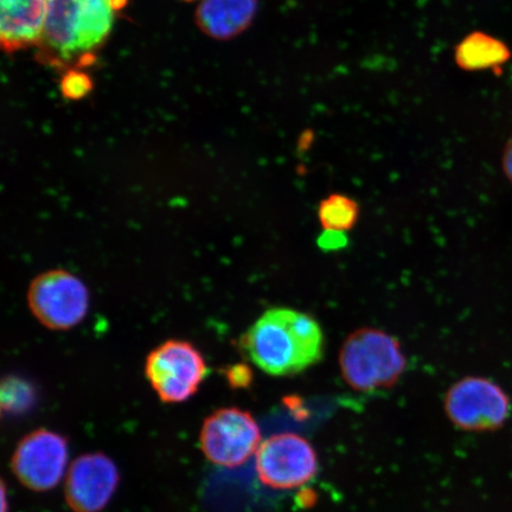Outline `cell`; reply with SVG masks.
Wrapping results in <instances>:
<instances>
[{
	"instance_id": "obj_1",
	"label": "cell",
	"mask_w": 512,
	"mask_h": 512,
	"mask_svg": "<svg viewBox=\"0 0 512 512\" xmlns=\"http://www.w3.org/2000/svg\"><path fill=\"white\" fill-rule=\"evenodd\" d=\"M324 334L305 312L274 307L242 337L243 350L256 367L272 376H292L322 361Z\"/></svg>"
},
{
	"instance_id": "obj_2",
	"label": "cell",
	"mask_w": 512,
	"mask_h": 512,
	"mask_svg": "<svg viewBox=\"0 0 512 512\" xmlns=\"http://www.w3.org/2000/svg\"><path fill=\"white\" fill-rule=\"evenodd\" d=\"M118 9L117 0H48L43 53L60 64L83 59L110 35Z\"/></svg>"
},
{
	"instance_id": "obj_3",
	"label": "cell",
	"mask_w": 512,
	"mask_h": 512,
	"mask_svg": "<svg viewBox=\"0 0 512 512\" xmlns=\"http://www.w3.org/2000/svg\"><path fill=\"white\" fill-rule=\"evenodd\" d=\"M342 379L360 393L392 389L407 369L398 338L376 328L358 329L345 339L338 355Z\"/></svg>"
},
{
	"instance_id": "obj_4",
	"label": "cell",
	"mask_w": 512,
	"mask_h": 512,
	"mask_svg": "<svg viewBox=\"0 0 512 512\" xmlns=\"http://www.w3.org/2000/svg\"><path fill=\"white\" fill-rule=\"evenodd\" d=\"M145 376L160 400L182 403L200 390L208 376V366L194 344L170 339L146 357Z\"/></svg>"
},
{
	"instance_id": "obj_5",
	"label": "cell",
	"mask_w": 512,
	"mask_h": 512,
	"mask_svg": "<svg viewBox=\"0 0 512 512\" xmlns=\"http://www.w3.org/2000/svg\"><path fill=\"white\" fill-rule=\"evenodd\" d=\"M91 305L88 287L75 274L50 270L31 281L28 306L38 323L49 330L67 331L85 320Z\"/></svg>"
},
{
	"instance_id": "obj_6",
	"label": "cell",
	"mask_w": 512,
	"mask_h": 512,
	"mask_svg": "<svg viewBox=\"0 0 512 512\" xmlns=\"http://www.w3.org/2000/svg\"><path fill=\"white\" fill-rule=\"evenodd\" d=\"M445 412L459 430L494 432L508 421L511 402L496 382L482 376H467L447 390Z\"/></svg>"
},
{
	"instance_id": "obj_7",
	"label": "cell",
	"mask_w": 512,
	"mask_h": 512,
	"mask_svg": "<svg viewBox=\"0 0 512 512\" xmlns=\"http://www.w3.org/2000/svg\"><path fill=\"white\" fill-rule=\"evenodd\" d=\"M255 463L261 483L275 490L303 488L315 479L319 465L310 441L290 432L262 441Z\"/></svg>"
},
{
	"instance_id": "obj_8",
	"label": "cell",
	"mask_w": 512,
	"mask_h": 512,
	"mask_svg": "<svg viewBox=\"0 0 512 512\" xmlns=\"http://www.w3.org/2000/svg\"><path fill=\"white\" fill-rule=\"evenodd\" d=\"M262 443L254 416L241 408H221L208 416L201 431V447L211 463L236 467L248 462Z\"/></svg>"
},
{
	"instance_id": "obj_9",
	"label": "cell",
	"mask_w": 512,
	"mask_h": 512,
	"mask_svg": "<svg viewBox=\"0 0 512 512\" xmlns=\"http://www.w3.org/2000/svg\"><path fill=\"white\" fill-rule=\"evenodd\" d=\"M68 458V444L62 435L38 430L19 443L12 465L18 479L29 489L47 491L60 484Z\"/></svg>"
},
{
	"instance_id": "obj_10",
	"label": "cell",
	"mask_w": 512,
	"mask_h": 512,
	"mask_svg": "<svg viewBox=\"0 0 512 512\" xmlns=\"http://www.w3.org/2000/svg\"><path fill=\"white\" fill-rule=\"evenodd\" d=\"M119 472L104 454H86L70 466L67 501L76 512H99L117 490Z\"/></svg>"
},
{
	"instance_id": "obj_11",
	"label": "cell",
	"mask_w": 512,
	"mask_h": 512,
	"mask_svg": "<svg viewBox=\"0 0 512 512\" xmlns=\"http://www.w3.org/2000/svg\"><path fill=\"white\" fill-rule=\"evenodd\" d=\"M0 40L6 51L40 44L46 29L48 0H0Z\"/></svg>"
},
{
	"instance_id": "obj_12",
	"label": "cell",
	"mask_w": 512,
	"mask_h": 512,
	"mask_svg": "<svg viewBox=\"0 0 512 512\" xmlns=\"http://www.w3.org/2000/svg\"><path fill=\"white\" fill-rule=\"evenodd\" d=\"M258 6L259 0H202L196 21L214 40H230L251 27Z\"/></svg>"
},
{
	"instance_id": "obj_13",
	"label": "cell",
	"mask_w": 512,
	"mask_h": 512,
	"mask_svg": "<svg viewBox=\"0 0 512 512\" xmlns=\"http://www.w3.org/2000/svg\"><path fill=\"white\" fill-rule=\"evenodd\" d=\"M510 50L502 41L476 31L464 37L456 48L457 66L466 72L496 69L510 59Z\"/></svg>"
},
{
	"instance_id": "obj_14",
	"label": "cell",
	"mask_w": 512,
	"mask_h": 512,
	"mask_svg": "<svg viewBox=\"0 0 512 512\" xmlns=\"http://www.w3.org/2000/svg\"><path fill=\"white\" fill-rule=\"evenodd\" d=\"M360 219V206L351 197L332 194L318 207V220L326 232L345 233Z\"/></svg>"
},
{
	"instance_id": "obj_15",
	"label": "cell",
	"mask_w": 512,
	"mask_h": 512,
	"mask_svg": "<svg viewBox=\"0 0 512 512\" xmlns=\"http://www.w3.org/2000/svg\"><path fill=\"white\" fill-rule=\"evenodd\" d=\"M36 394L31 384L18 377L5 380L2 389V406L11 414H22L34 405Z\"/></svg>"
},
{
	"instance_id": "obj_16",
	"label": "cell",
	"mask_w": 512,
	"mask_h": 512,
	"mask_svg": "<svg viewBox=\"0 0 512 512\" xmlns=\"http://www.w3.org/2000/svg\"><path fill=\"white\" fill-rule=\"evenodd\" d=\"M92 83L85 74L69 72L62 81L63 94L69 99H80L91 89Z\"/></svg>"
},
{
	"instance_id": "obj_17",
	"label": "cell",
	"mask_w": 512,
	"mask_h": 512,
	"mask_svg": "<svg viewBox=\"0 0 512 512\" xmlns=\"http://www.w3.org/2000/svg\"><path fill=\"white\" fill-rule=\"evenodd\" d=\"M228 384L233 389H246L253 382V371L247 364L239 363L230 366L224 371Z\"/></svg>"
},
{
	"instance_id": "obj_18",
	"label": "cell",
	"mask_w": 512,
	"mask_h": 512,
	"mask_svg": "<svg viewBox=\"0 0 512 512\" xmlns=\"http://www.w3.org/2000/svg\"><path fill=\"white\" fill-rule=\"evenodd\" d=\"M345 243H347V239H345V233L338 232H326L322 236H320L319 245L323 249H329V251H335V249L342 248Z\"/></svg>"
},
{
	"instance_id": "obj_19",
	"label": "cell",
	"mask_w": 512,
	"mask_h": 512,
	"mask_svg": "<svg viewBox=\"0 0 512 512\" xmlns=\"http://www.w3.org/2000/svg\"><path fill=\"white\" fill-rule=\"evenodd\" d=\"M503 170L505 176L512 184V136L507 145H505L503 153Z\"/></svg>"
}]
</instances>
